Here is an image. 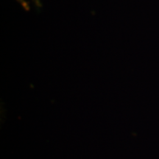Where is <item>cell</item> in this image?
<instances>
[{
	"label": "cell",
	"mask_w": 159,
	"mask_h": 159,
	"mask_svg": "<svg viewBox=\"0 0 159 159\" xmlns=\"http://www.w3.org/2000/svg\"><path fill=\"white\" fill-rule=\"evenodd\" d=\"M16 1L19 3L21 4V5L22 6V7L25 10V11H30V8L29 4L27 3V2L25 1V0H16Z\"/></svg>",
	"instance_id": "cell-1"
}]
</instances>
